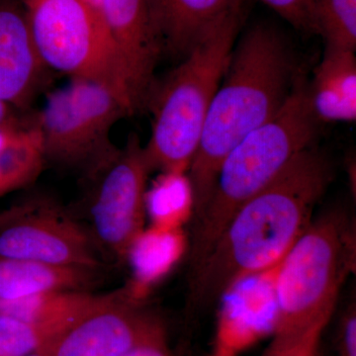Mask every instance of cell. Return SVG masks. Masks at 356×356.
I'll list each match as a JSON object with an SVG mask.
<instances>
[{
	"label": "cell",
	"instance_id": "cell-5",
	"mask_svg": "<svg viewBox=\"0 0 356 356\" xmlns=\"http://www.w3.org/2000/svg\"><path fill=\"white\" fill-rule=\"evenodd\" d=\"M355 266L350 218L332 211L312 221L275 268L273 337L264 353H280L325 330Z\"/></svg>",
	"mask_w": 356,
	"mask_h": 356
},
{
	"label": "cell",
	"instance_id": "cell-24",
	"mask_svg": "<svg viewBox=\"0 0 356 356\" xmlns=\"http://www.w3.org/2000/svg\"><path fill=\"white\" fill-rule=\"evenodd\" d=\"M323 332L324 330H318L291 348L274 355H264V356H317Z\"/></svg>",
	"mask_w": 356,
	"mask_h": 356
},
{
	"label": "cell",
	"instance_id": "cell-11",
	"mask_svg": "<svg viewBox=\"0 0 356 356\" xmlns=\"http://www.w3.org/2000/svg\"><path fill=\"white\" fill-rule=\"evenodd\" d=\"M103 24L127 74L136 113L146 107L163 44L149 0H102Z\"/></svg>",
	"mask_w": 356,
	"mask_h": 356
},
{
	"label": "cell",
	"instance_id": "cell-1",
	"mask_svg": "<svg viewBox=\"0 0 356 356\" xmlns=\"http://www.w3.org/2000/svg\"><path fill=\"white\" fill-rule=\"evenodd\" d=\"M332 177L329 159L313 146L243 204L189 273L187 311H202L243 281L280 266L313 221Z\"/></svg>",
	"mask_w": 356,
	"mask_h": 356
},
{
	"label": "cell",
	"instance_id": "cell-28",
	"mask_svg": "<svg viewBox=\"0 0 356 356\" xmlns=\"http://www.w3.org/2000/svg\"><path fill=\"white\" fill-rule=\"evenodd\" d=\"M84 4H86L95 14H97L98 17L102 20V0H81ZM103 22V21H102Z\"/></svg>",
	"mask_w": 356,
	"mask_h": 356
},
{
	"label": "cell",
	"instance_id": "cell-18",
	"mask_svg": "<svg viewBox=\"0 0 356 356\" xmlns=\"http://www.w3.org/2000/svg\"><path fill=\"white\" fill-rule=\"evenodd\" d=\"M112 292L95 293L86 290L51 291L0 303V314L43 324L70 325L84 314L102 305Z\"/></svg>",
	"mask_w": 356,
	"mask_h": 356
},
{
	"label": "cell",
	"instance_id": "cell-26",
	"mask_svg": "<svg viewBox=\"0 0 356 356\" xmlns=\"http://www.w3.org/2000/svg\"><path fill=\"white\" fill-rule=\"evenodd\" d=\"M29 112V111H26ZM25 111H20L15 107L0 102V124L6 123V122L13 121L14 119L18 118L21 115L26 113Z\"/></svg>",
	"mask_w": 356,
	"mask_h": 356
},
{
	"label": "cell",
	"instance_id": "cell-19",
	"mask_svg": "<svg viewBox=\"0 0 356 356\" xmlns=\"http://www.w3.org/2000/svg\"><path fill=\"white\" fill-rule=\"evenodd\" d=\"M153 186L147 189L146 213L159 229H177L191 213V192L185 173L161 172Z\"/></svg>",
	"mask_w": 356,
	"mask_h": 356
},
{
	"label": "cell",
	"instance_id": "cell-22",
	"mask_svg": "<svg viewBox=\"0 0 356 356\" xmlns=\"http://www.w3.org/2000/svg\"><path fill=\"white\" fill-rule=\"evenodd\" d=\"M273 9L295 29L305 34H317L315 0H261Z\"/></svg>",
	"mask_w": 356,
	"mask_h": 356
},
{
	"label": "cell",
	"instance_id": "cell-13",
	"mask_svg": "<svg viewBox=\"0 0 356 356\" xmlns=\"http://www.w3.org/2000/svg\"><path fill=\"white\" fill-rule=\"evenodd\" d=\"M163 50L184 58L213 26L247 0H149Z\"/></svg>",
	"mask_w": 356,
	"mask_h": 356
},
{
	"label": "cell",
	"instance_id": "cell-23",
	"mask_svg": "<svg viewBox=\"0 0 356 356\" xmlns=\"http://www.w3.org/2000/svg\"><path fill=\"white\" fill-rule=\"evenodd\" d=\"M337 348L339 356H356V309L350 305L339 323Z\"/></svg>",
	"mask_w": 356,
	"mask_h": 356
},
{
	"label": "cell",
	"instance_id": "cell-29",
	"mask_svg": "<svg viewBox=\"0 0 356 356\" xmlns=\"http://www.w3.org/2000/svg\"><path fill=\"white\" fill-rule=\"evenodd\" d=\"M28 356H48L43 348H40V350L35 351V353H31V355Z\"/></svg>",
	"mask_w": 356,
	"mask_h": 356
},
{
	"label": "cell",
	"instance_id": "cell-16",
	"mask_svg": "<svg viewBox=\"0 0 356 356\" xmlns=\"http://www.w3.org/2000/svg\"><path fill=\"white\" fill-rule=\"evenodd\" d=\"M46 165L36 111L0 124V198L34 184Z\"/></svg>",
	"mask_w": 356,
	"mask_h": 356
},
{
	"label": "cell",
	"instance_id": "cell-7",
	"mask_svg": "<svg viewBox=\"0 0 356 356\" xmlns=\"http://www.w3.org/2000/svg\"><path fill=\"white\" fill-rule=\"evenodd\" d=\"M128 116L127 107L108 88L70 79L49 92L36 111L46 163L88 179L118 151L111 132Z\"/></svg>",
	"mask_w": 356,
	"mask_h": 356
},
{
	"label": "cell",
	"instance_id": "cell-21",
	"mask_svg": "<svg viewBox=\"0 0 356 356\" xmlns=\"http://www.w3.org/2000/svg\"><path fill=\"white\" fill-rule=\"evenodd\" d=\"M69 325L30 322L0 314V356L30 355Z\"/></svg>",
	"mask_w": 356,
	"mask_h": 356
},
{
	"label": "cell",
	"instance_id": "cell-20",
	"mask_svg": "<svg viewBox=\"0 0 356 356\" xmlns=\"http://www.w3.org/2000/svg\"><path fill=\"white\" fill-rule=\"evenodd\" d=\"M315 23L325 47L355 51L356 0H315Z\"/></svg>",
	"mask_w": 356,
	"mask_h": 356
},
{
	"label": "cell",
	"instance_id": "cell-2",
	"mask_svg": "<svg viewBox=\"0 0 356 356\" xmlns=\"http://www.w3.org/2000/svg\"><path fill=\"white\" fill-rule=\"evenodd\" d=\"M298 79L291 49L273 26H254L236 44L187 170L193 221L202 214L227 154L280 111Z\"/></svg>",
	"mask_w": 356,
	"mask_h": 356
},
{
	"label": "cell",
	"instance_id": "cell-6",
	"mask_svg": "<svg viewBox=\"0 0 356 356\" xmlns=\"http://www.w3.org/2000/svg\"><path fill=\"white\" fill-rule=\"evenodd\" d=\"M30 32L49 70L102 84L136 113L120 56L97 14L81 0H23Z\"/></svg>",
	"mask_w": 356,
	"mask_h": 356
},
{
	"label": "cell",
	"instance_id": "cell-4",
	"mask_svg": "<svg viewBox=\"0 0 356 356\" xmlns=\"http://www.w3.org/2000/svg\"><path fill=\"white\" fill-rule=\"evenodd\" d=\"M243 15L241 9L213 26L161 83H154L146 105L153 116L151 137L144 145L151 172L188 170Z\"/></svg>",
	"mask_w": 356,
	"mask_h": 356
},
{
	"label": "cell",
	"instance_id": "cell-14",
	"mask_svg": "<svg viewBox=\"0 0 356 356\" xmlns=\"http://www.w3.org/2000/svg\"><path fill=\"white\" fill-rule=\"evenodd\" d=\"M102 271L0 257V303L62 290L91 291L102 277Z\"/></svg>",
	"mask_w": 356,
	"mask_h": 356
},
{
	"label": "cell",
	"instance_id": "cell-3",
	"mask_svg": "<svg viewBox=\"0 0 356 356\" xmlns=\"http://www.w3.org/2000/svg\"><path fill=\"white\" fill-rule=\"evenodd\" d=\"M318 123L309 105L305 84L298 79L280 111L227 154L209 200L192 224L189 273L207 257L236 211L280 177L300 154L314 146Z\"/></svg>",
	"mask_w": 356,
	"mask_h": 356
},
{
	"label": "cell",
	"instance_id": "cell-9",
	"mask_svg": "<svg viewBox=\"0 0 356 356\" xmlns=\"http://www.w3.org/2000/svg\"><path fill=\"white\" fill-rule=\"evenodd\" d=\"M0 257L103 270L107 259L88 227L57 203L34 199L0 228Z\"/></svg>",
	"mask_w": 356,
	"mask_h": 356
},
{
	"label": "cell",
	"instance_id": "cell-27",
	"mask_svg": "<svg viewBox=\"0 0 356 356\" xmlns=\"http://www.w3.org/2000/svg\"><path fill=\"white\" fill-rule=\"evenodd\" d=\"M21 209H22V204L14 206V207H11L10 209L1 211V212H0V228L17 216Z\"/></svg>",
	"mask_w": 356,
	"mask_h": 356
},
{
	"label": "cell",
	"instance_id": "cell-15",
	"mask_svg": "<svg viewBox=\"0 0 356 356\" xmlns=\"http://www.w3.org/2000/svg\"><path fill=\"white\" fill-rule=\"evenodd\" d=\"M306 90L309 105L318 122H355V51L325 47Z\"/></svg>",
	"mask_w": 356,
	"mask_h": 356
},
{
	"label": "cell",
	"instance_id": "cell-30",
	"mask_svg": "<svg viewBox=\"0 0 356 356\" xmlns=\"http://www.w3.org/2000/svg\"><path fill=\"white\" fill-rule=\"evenodd\" d=\"M317 356H318V353Z\"/></svg>",
	"mask_w": 356,
	"mask_h": 356
},
{
	"label": "cell",
	"instance_id": "cell-10",
	"mask_svg": "<svg viewBox=\"0 0 356 356\" xmlns=\"http://www.w3.org/2000/svg\"><path fill=\"white\" fill-rule=\"evenodd\" d=\"M163 337L168 334L161 318L123 287L41 348L48 356H118Z\"/></svg>",
	"mask_w": 356,
	"mask_h": 356
},
{
	"label": "cell",
	"instance_id": "cell-17",
	"mask_svg": "<svg viewBox=\"0 0 356 356\" xmlns=\"http://www.w3.org/2000/svg\"><path fill=\"white\" fill-rule=\"evenodd\" d=\"M181 250L182 238L177 229H143L131 243L124 261L133 273L132 280L125 286L129 295L144 300L147 288L172 268Z\"/></svg>",
	"mask_w": 356,
	"mask_h": 356
},
{
	"label": "cell",
	"instance_id": "cell-12",
	"mask_svg": "<svg viewBox=\"0 0 356 356\" xmlns=\"http://www.w3.org/2000/svg\"><path fill=\"white\" fill-rule=\"evenodd\" d=\"M50 74L33 42L23 0H0V102L31 111Z\"/></svg>",
	"mask_w": 356,
	"mask_h": 356
},
{
	"label": "cell",
	"instance_id": "cell-8",
	"mask_svg": "<svg viewBox=\"0 0 356 356\" xmlns=\"http://www.w3.org/2000/svg\"><path fill=\"white\" fill-rule=\"evenodd\" d=\"M149 173L144 145L134 134L108 163L84 180L89 231L112 261L124 264L131 243L145 229Z\"/></svg>",
	"mask_w": 356,
	"mask_h": 356
},
{
	"label": "cell",
	"instance_id": "cell-25",
	"mask_svg": "<svg viewBox=\"0 0 356 356\" xmlns=\"http://www.w3.org/2000/svg\"><path fill=\"white\" fill-rule=\"evenodd\" d=\"M118 356H170L168 337L140 344Z\"/></svg>",
	"mask_w": 356,
	"mask_h": 356
}]
</instances>
